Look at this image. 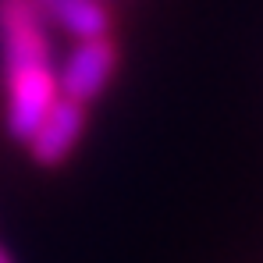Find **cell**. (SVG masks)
Listing matches in <instances>:
<instances>
[{
    "label": "cell",
    "mask_w": 263,
    "mask_h": 263,
    "mask_svg": "<svg viewBox=\"0 0 263 263\" xmlns=\"http://www.w3.org/2000/svg\"><path fill=\"white\" fill-rule=\"evenodd\" d=\"M118 61H121V50H118L114 36H96V40L71 43V50L57 61V89H61V96L89 107L114 82Z\"/></svg>",
    "instance_id": "2"
},
{
    "label": "cell",
    "mask_w": 263,
    "mask_h": 263,
    "mask_svg": "<svg viewBox=\"0 0 263 263\" xmlns=\"http://www.w3.org/2000/svg\"><path fill=\"white\" fill-rule=\"evenodd\" d=\"M0 263H11V256H7V253H4V249H0Z\"/></svg>",
    "instance_id": "4"
},
{
    "label": "cell",
    "mask_w": 263,
    "mask_h": 263,
    "mask_svg": "<svg viewBox=\"0 0 263 263\" xmlns=\"http://www.w3.org/2000/svg\"><path fill=\"white\" fill-rule=\"evenodd\" d=\"M86 125H89V107L57 96V103L46 110L40 128L29 135L25 149H29V157H32L40 167H61V164L71 157V149L82 142Z\"/></svg>",
    "instance_id": "3"
},
{
    "label": "cell",
    "mask_w": 263,
    "mask_h": 263,
    "mask_svg": "<svg viewBox=\"0 0 263 263\" xmlns=\"http://www.w3.org/2000/svg\"><path fill=\"white\" fill-rule=\"evenodd\" d=\"M57 46L32 0H0V75L4 125L22 146L57 103Z\"/></svg>",
    "instance_id": "1"
}]
</instances>
